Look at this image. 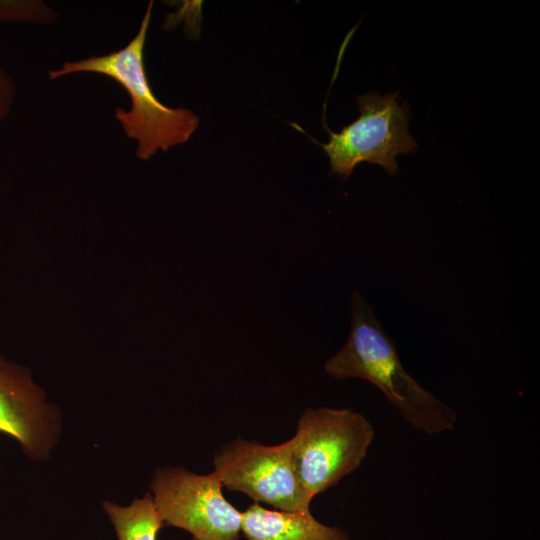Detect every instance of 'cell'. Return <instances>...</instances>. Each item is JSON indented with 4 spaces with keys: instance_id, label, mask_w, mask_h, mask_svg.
Returning a JSON list of instances; mask_svg holds the SVG:
<instances>
[{
    "instance_id": "6da1fadb",
    "label": "cell",
    "mask_w": 540,
    "mask_h": 540,
    "mask_svg": "<svg viewBox=\"0 0 540 540\" xmlns=\"http://www.w3.org/2000/svg\"><path fill=\"white\" fill-rule=\"evenodd\" d=\"M335 379L360 378L376 386L413 428L427 435L452 430L456 411L421 386L404 368L394 341L357 290L351 295V330L345 345L325 362Z\"/></svg>"
},
{
    "instance_id": "7a4b0ae2",
    "label": "cell",
    "mask_w": 540,
    "mask_h": 540,
    "mask_svg": "<svg viewBox=\"0 0 540 540\" xmlns=\"http://www.w3.org/2000/svg\"><path fill=\"white\" fill-rule=\"evenodd\" d=\"M150 1L136 35L128 44L111 53L66 61L50 70L51 80L75 73H96L118 83L129 95L131 107L115 109V119L124 133L137 142L136 156L149 160L158 151L187 142L199 126V117L184 107L170 108L154 95L144 66V47L151 22Z\"/></svg>"
},
{
    "instance_id": "3957f363",
    "label": "cell",
    "mask_w": 540,
    "mask_h": 540,
    "mask_svg": "<svg viewBox=\"0 0 540 540\" xmlns=\"http://www.w3.org/2000/svg\"><path fill=\"white\" fill-rule=\"evenodd\" d=\"M368 418L351 408H307L292 441L294 467L307 497L336 486L358 469L375 439Z\"/></svg>"
},
{
    "instance_id": "277c9868",
    "label": "cell",
    "mask_w": 540,
    "mask_h": 540,
    "mask_svg": "<svg viewBox=\"0 0 540 540\" xmlns=\"http://www.w3.org/2000/svg\"><path fill=\"white\" fill-rule=\"evenodd\" d=\"M398 92L380 95L367 93L357 97L359 117L334 133L328 143H319L328 156L331 173L350 176L362 162L377 164L389 175L396 174L399 154L415 153L417 143L408 131L409 106L400 105Z\"/></svg>"
},
{
    "instance_id": "5b68a950",
    "label": "cell",
    "mask_w": 540,
    "mask_h": 540,
    "mask_svg": "<svg viewBox=\"0 0 540 540\" xmlns=\"http://www.w3.org/2000/svg\"><path fill=\"white\" fill-rule=\"evenodd\" d=\"M213 467L223 487L255 503L282 511L310 509L312 501L296 475L291 439L265 445L237 437L215 452Z\"/></svg>"
},
{
    "instance_id": "8992f818",
    "label": "cell",
    "mask_w": 540,
    "mask_h": 540,
    "mask_svg": "<svg viewBox=\"0 0 540 540\" xmlns=\"http://www.w3.org/2000/svg\"><path fill=\"white\" fill-rule=\"evenodd\" d=\"M150 488L163 522L187 531L192 540H242V511L225 498L213 472L159 468Z\"/></svg>"
},
{
    "instance_id": "52a82bcc",
    "label": "cell",
    "mask_w": 540,
    "mask_h": 540,
    "mask_svg": "<svg viewBox=\"0 0 540 540\" xmlns=\"http://www.w3.org/2000/svg\"><path fill=\"white\" fill-rule=\"evenodd\" d=\"M57 432L56 415L42 390L25 369L0 357V433L17 440L28 457L43 459Z\"/></svg>"
},
{
    "instance_id": "ba28073f",
    "label": "cell",
    "mask_w": 540,
    "mask_h": 540,
    "mask_svg": "<svg viewBox=\"0 0 540 540\" xmlns=\"http://www.w3.org/2000/svg\"><path fill=\"white\" fill-rule=\"evenodd\" d=\"M244 540H351L338 526L319 521L310 509L282 511L258 503L242 511Z\"/></svg>"
},
{
    "instance_id": "9c48e42d",
    "label": "cell",
    "mask_w": 540,
    "mask_h": 540,
    "mask_svg": "<svg viewBox=\"0 0 540 540\" xmlns=\"http://www.w3.org/2000/svg\"><path fill=\"white\" fill-rule=\"evenodd\" d=\"M103 507L113 523L118 540H157L163 520L150 493L134 499L126 507L112 502H105Z\"/></svg>"
},
{
    "instance_id": "30bf717a",
    "label": "cell",
    "mask_w": 540,
    "mask_h": 540,
    "mask_svg": "<svg viewBox=\"0 0 540 540\" xmlns=\"http://www.w3.org/2000/svg\"><path fill=\"white\" fill-rule=\"evenodd\" d=\"M57 13L38 0H0V22L49 24Z\"/></svg>"
},
{
    "instance_id": "8fae6325",
    "label": "cell",
    "mask_w": 540,
    "mask_h": 540,
    "mask_svg": "<svg viewBox=\"0 0 540 540\" xmlns=\"http://www.w3.org/2000/svg\"><path fill=\"white\" fill-rule=\"evenodd\" d=\"M16 95V85L12 77L0 68V121L10 113Z\"/></svg>"
}]
</instances>
